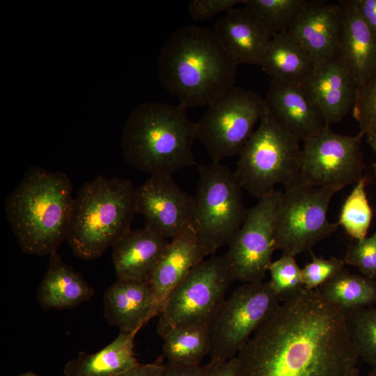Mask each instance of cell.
Listing matches in <instances>:
<instances>
[{
  "label": "cell",
  "instance_id": "cell-1",
  "mask_svg": "<svg viewBox=\"0 0 376 376\" xmlns=\"http://www.w3.org/2000/svg\"><path fill=\"white\" fill-rule=\"evenodd\" d=\"M235 357L238 376H346L359 359L345 312L318 289L282 302Z\"/></svg>",
  "mask_w": 376,
  "mask_h": 376
},
{
  "label": "cell",
  "instance_id": "cell-2",
  "mask_svg": "<svg viewBox=\"0 0 376 376\" xmlns=\"http://www.w3.org/2000/svg\"><path fill=\"white\" fill-rule=\"evenodd\" d=\"M237 65L213 29L183 26L162 45L158 77L164 88L187 109L209 106L235 86Z\"/></svg>",
  "mask_w": 376,
  "mask_h": 376
},
{
  "label": "cell",
  "instance_id": "cell-3",
  "mask_svg": "<svg viewBox=\"0 0 376 376\" xmlns=\"http://www.w3.org/2000/svg\"><path fill=\"white\" fill-rule=\"evenodd\" d=\"M73 202L72 184L65 173L29 168L5 201L21 250L39 256L56 251L67 238Z\"/></svg>",
  "mask_w": 376,
  "mask_h": 376
},
{
  "label": "cell",
  "instance_id": "cell-4",
  "mask_svg": "<svg viewBox=\"0 0 376 376\" xmlns=\"http://www.w3.org/2000/svg\"><path fill=\"white\" fill-rule=\"evenodd\" d=\"M180 104L146 102L127 117L120 146L125 160L152 175H170L196 164L192 146L196 123Z\"/></svg>",
  "mask_w": 376,
  "mask_h": 376
},
{
  "label": "cell",
  "instance_id": "cell-5",
  "mask_svg": "<svg viewBox=\"0 0 376 376\" xmlns=\"http://www.w3.org/2000/svg\"><path fill=\"white\" fill-rule=\"evenodd\" d=\"M136 188L130 180L98 175L74 198L67 241L78 258H100L131 229Z\"/></svg>",
  "mask_w": 376,
  "mask_h": 376
},
{
  "label": "cell",
  "instance_id": "cell-6",
  "mask_svg": "<svg viewBox=\"0 0 376 376\" xmlns=\"http://www.w3.org/2000/svg\"><path fill=\"white\" fill-rule=\"evenodd\" d=\"M300 141L282 127L266 109L258 128L239 153L235 176L242 189L258 200L276 185L297 180L301 157Z\"/></svg>",
  "mask_w": 376,
  "mask_h": 376
},
{
  "label": "cell",
  "instance_id": "cell-7",
  "mask_svg": "<svg viewBox=\"0 0 376 376\" xmlns=\"http://www.w3.org/2000/svg\"><path fill=\"white\" fill-rule=\"evenodd\" d=\"M198 171L193 226L205 257L228 244L248 210L234 171L216 162L201 164Z\"/></svg>",
  "mask_w": 376,
  "mask_h": 376
},
{
  "label": "cell",
  "instance_id": "cell-8",
  "mask_svg": "<svg viewBox=\"0 0 376 376\" xmlns=\"http://www.w3.org/2000/svg\"><path fill=\"white\" fill-rule=\"evenodd\" d=\"M233 281L226 255L198 263L166 299L158 315V334L174 327L210 325Z\"/></svg>",
  "mask_w": 376,
  "mask_h": 376
},
{
  "label": "cell",
  "instance_id": "cell-9",
  "mask_svg": "<svg viewBox=\"0 0 376 376\" xmlns=\"http://www.w3.org/2000/svg\"><path fill=\"white\" fill-rule=\"evenodd\" d=\"M285 187L277 208L274 238L276 250L295 256L334 234L338 228L327 219L336 191L295 181Z\"/></svg>",
  "mask_w": 376,
  "mask_h": 376
},
{
  "label": "cell",
  "instance_id": "cell-10",
  "mask_svg": "<svg viewBox=\"0 0 376 376\" xmlns=\"http://www.w3.org/2000/svg\"><path fill=\"white\" fill-rule=\"evenodd\" d=\"M280 305L269 281L244 283L236 288L209 325L211 360L236 357Z\"/></svg>",
  "mask_w": 376,
  "mask_h": 376
},
{
  "label": "cell",
  "instance_id": "cell-11",
  "mask_svg": "<svg viewBox=\"0 0 376 376\" xmlns=\"http://www.w3.org/2000/svg\"><path fill=\"white\" fill-rule=\"evenodd\" d=\"M207 107L196 123V139L216 162L239 155L265 110L264 97L235 86Z\"/></svg>",
  "mask_w": 376,
  "mask_h": 376
},
{
  "label": "cell",
  "instance_id": "cell-12",
  "mask_svg": "<svg viewBox=\"0 0 376 376\" xmlns=\"http://www.w3.org/2000/svg\"><path fill=\"white\" fill-rule=\"evenodd\" d=\"M362 137L359 133L340 134L327 125L303 141L297 181L336 192L356 184L363 176L365 169Z\"/></svg>",
  "mask_w": 376,
  "mask_h": 376
},
{
  "label": "cell",
  "instance_id": "cell-13",
  "mask_svg": "<svg viewBox=\"0 0 376 376\" xmlns=\"http://www.w3.org/2000/svg\"><path fill=\"white\" fill-rule=\"evenodd\" d=\"M276 189L248 210L241 227L228 243L225 254L234 280L263 281L276 250L274 232L277 208L282 196Z\"/></svg>",
  "mask_w": 376,
  "mask_h": 376
},
{
  "label": "cell",
  "instance_id": "cell-14",
  "mask_svg": "<svg viewBox=\"0 0 376 376\" xmlns=\"http://www.w3.org/2000/svg\"><path fill=\"white\" fill-rule=\"evenodd\" d=\"M136 213L145 226L166 239L193 225L194 197L170 175H152L136 188Z\"/></svg>",
  "mask_w": 376,
  "mask_h": 376
},
{
  "label": "cell",
  "instance_id": "cell-15",
  "mask_svg": "<svg viewBox=\"0 0 376 376\" xmlns=\"http://www.w3.org/2000/svg\"><path fill=\"white\" fill-rule=\"evenodd\" d=\"M213 31L237 65H259L274 36L260 17L246 6L226 12Z\"/></svg>",
  "mask_w": 376,
  "mask_h": 376
},
{
  "label": "cell",
  "instance_id": "cell-16",
  "mask_svg": "<svg viewBox=\"0 0 376 376\" xmlns=\"http://www.w3.org/2000/svg\"><path fill=\"white\" fill-rule=\"evenodd\" d=\"M264 100L274 119L300 141L327 126L321 111L303 85L271 81Z\"/></svg>",
  "mask_w": 376,
  "mask_h": 376
},
{
  "label": "cell",
  "instance_id": "cell-17",
  "mask_svg": "<svg viewBox=\"0 0 376 376\" xmlns=\"http://www.w3.org/2000/svg\"><path fill=\"white\" fill-rule=\"evenodd\" d=\"M339 3L342 19L335 58L359 87L376 68V34L361 15L354 0Z\"/></svg>",
  "mask_w": 376,
  "mask_h": 376
},
{
  "label": "cell",
  "instance_id": "cell-18",
  "mask_svg": "<svg viewBox=\"0 0 376 376\" xmlns=\"http://www.w3.org/2000/svg\"><path fill=\"white\" fill-rule=\"evenodd\" d=\"M302 85L319 107L328 126L341 121L356 101L358 86L335 56L316 63Z\"/></svg>",
  "mask_w": 376,
  "mask_h": 376
},
{
  "label": "cell",
  "instance_id": "cell-19",
  "mask_svg": "<svg viewBox=\"0 0 376 376\" xmlns=\"http://www.w3.org/2000/svg\"><path fill=\"white\" fill-rule=\"evenodd\" d=\"M342 19L340 3L308 1L288 30L315 63L335 56Z\"/></svg>",
  "mask_w": 376,
  "mask_h": 376
},
{
  "label": "cell",
  "instance_id": "cell-20",
  "mask_svg": "<svg viewBox=\"0 0 376 376\" xmlns=\"http://www.w3.org/2000/svg\"><path fill=\"white\" fill-rule=\"evenodd\" d=\"M104 316L121 332H135L160 309L148 281L117 279L103 296Z\"/></svg>",
  "mask_w": 376,
  "mask_h": 376
},
{
  "label": "cell",
  "instance_id": "cell-21",
  "mask_svg": "<svg viewBox=\"0 0 376 376\" xmlns=\"http://www.w3.org/2000/svg\"><path fill=\"white\" fill-rule=\"evenodd\" d=\"M204 258L192 224L171 239L148 281L160 311L172 290Z\"/></svg>",
  "mask_w": 376,
  "mask_h": 376
},
{
  "label": "cell",
  "instance_id": "cell-22",
  "mask_svg": "<svg viewBox=\"0 0 376 376\" xmlns=\"http://www.w3.org/2000/svg\"><path fill=\"white\" fill-rule=\"evenodd\" d=\"M169 242L146 226L130 230L111 246L118 279L148 281Z\"/></svg>",
  "mask_w": 376,
  "mask_h": 376
},
{
  "label": "cell",
  "instance_id": "cell-23",
  "mask_svg": "<svg viewBox=\"0 0 376 376\" xmlns=\"http://www.w3.org/2000/svg\"><path fill=\"white\" fill-rule=\"evenodd\" d=\"M94 289L67 265L57 251L49 255L47 272L38 287L37 299L44 311L72 308L89 300Z\"/></svg>",
  "mask_w": 376,
  "mask_h": 376
},
{
  "label": "cell",
  "instance_id": "cell-24",
  "mask_svg": "<svg viewBox=\"0 0 376 376\" xmlns=\"http://www.w3.org/2000/svg\"><path fill=\"white\" fill-rule=\"evenodd\" d=\"M315 62L304 47L290 33L274 36L259 65L271 81L302 85Z\"/></svg>",
  "mask_w": 376,
  "mask_h": 376
},
{
  "label": "cell",
  "instance_id": "cell-25",
  "mask_svg": "<svg viewBox=\"0 0 376 376\" xmlns=\"http://www.w3.org/2000/svg\"><path fill=\"white\" fill-rule=\"evenodd\" d=\"M136 334L120 331L100 351L93 354L79 352L76 358L65 363L64 376H116L124 372L138 363L134 354Z\"/></svg>",
  "mask_w": 376,
  "mask_h": 376
},
{
  "label": "cell",
  "instance_id": "cell-26",
  "mask_svg": "<svg viewBox=\"0 0 376 376\" xmlns=\"http://www.w3.org/2000/svg\"><path fill=\"white\" fill-rule=\"evenodd\" d=\"M318 290L345 313L376 305V280L345 267Z\"/></svg>",
  "mask_w": 376,
  "mask_h": 376
},
{
  "label": "cell",
  "instance_id": "cell-27",
  "mask_svg": "<svg viewBox=\"0 0 376 376\" xmlns=\"http://www.w3.org/2000/svg\"><path fill=\"white\" fill-rule=\"evenodd\" d=\"M159 335L164 340L163 352L168 361L200 365L201 361L210 352L209 325L174 327Z\"/></svg>",
  "mask_w": 376,
  "mask_h": 376
},
{
  "label": "cell",
  "instance_id": "cell-28",
  "mask_svg": "<svg viewBox=\"0 0 376 376\" xmlns=\"http://www.w3.org/2000/svg\"><path fill=\"white\" fill-rule=\"evenodd\" d=\"M368 182L363 175L356 183L341 207L337 222L356 241L367 237L373 216L366 191Z\"/></svg>",
  "mask_w": 376,
  "mask_h": 376
},
{
  "label": "cell",
  "instance_id": "cell-29",
  "mask_svg": "<svg viewBox=\"0 0 376 376\" xmlns=\"http://www.w3.org/2000/svg\"><path fill=\"white\" fill-rule=\"evenodd\" d=\"M346 321L359 359L376 370V305L346 313Z\"/></svg>",
  "mask_w": 376,
  "mask_h": 376
},
{
  "label": "cell",
  "instance_id": "cell-30",
  "mask_svg": "<svg viewBox=\"0 0 376 376\" xmlns=\"http://www.w3.org/2000/svg\"><path fill=\"white\" fill-rule=\"evenodd\" d=\"M308 0H243L244 6L254 11L272 33L287 32Z\"/></svg>",
  "mask_w": 376,
  "mask_h": 376
},
{
  "label": "cell",
  "instance_id": "cell-31",
  "mask_svg": "<svg viewBox=\"0 0 376 376\" xmlns=\"http://www.w3.org/2000/svg\"><path fill=\"white\" fill-rule=\"evenodd\" d=\"M268 272L271 288L282 302L295 296L304 289L301 279V268L295 256L283 254L271 263Z\"/></svg>",
  "mask_w": 376,
  "mask_h": 376
},
{
  "label": "cell",
  "instance_id": "cell-32",
  "mask_svg": "<svg viewBox=\"0 0 376 376\" xmlns=\"http://www.w3.org/2000/svg\"><path fill=\"white\" fill-rule=\"evenodd\" d=\"M352 115L359 124L360 134L376 135V68L358 87Z\"/></svg>",
  "mask_w": 376,
  "mask_h": 376
},
{
  "label": "cell",
  "instance_id": "cell-33",
  "mask_svg": "<svg viewBox=\"0 0 376 376\" xmlns=\"http://www.w3.org/2000/svg\"><path fill=\"white\" fill-rule=\"evenodd\" d=\"M311 261L301 268V279L306 290H316L329 281L343 268L345 261L336 257H318L311 251Z\"/></svg>",
  "mask_w": 376,
  "mask_h": 376
},
{
  "label": "cell",
  "instance_id": "cell-34",
  "mask_svg": "<svg viewBox=\"0 0 376 376\" xmlns=\"http://www.w3.org/2000/svg\"><path fill=\"white\" fill-rule=\"evenodd\" d=\"M345 265L356 267L361 274L376 280V232L348 246Z\"/></svg>",
  "mask_w": 376,
  "mask_h": 376
},
{
  "label": "cell",
  "instance_id": "cell-35",
  "mask_svg": "<svg viewBox=\"0 0 376 376\" xmlns=\"http://www.w3.org/2000/svg\"><path fill=\"white\" fill-rule=\"evenodd\" d=\"M243 0H191L187 10L194 21L210 19L221 12H228Z\"/></svg>",
  "mask_w": 376,
  "mask_h": 376
},
{
  "label": "cell",
  "instance_id": "cell-36",
  "mask_svg": "<svg viewBox=\"0 0 376 376\" xmlns=\"http://www.w3.org/2000/svg\"><path fill=\"white\" fill-rule=\"evenodd\" d=\"M207 368L208 363L189 366L168 361L159 376H205Z\"/></svg>",
  "mask_w": 376,
  "mask_h": 376
},
{
  "label": "cell",
  "instance_id": "cell-37",
  "mask_svg": "<svg viewBox=\"0 0 376 376\" xmlns=\"http://www.w3.org/2000/svg\"><path fill=\"white\" fill-rule=\"evenodd\" d=\"M164 366L163 357L149 363H136L116 376H159Z\"/></svg>",
  "mask_w": 376,
  "mask_h": 376
},
{
  "label": "cell",
  "instance_id": "cell-38",
  "mask_svg": "<svg viewBox=\"0 0 376 376\" xmlns=\"http://www.w3.org/2000/svg\"><path fill=\"white\" fill-rule=\"evenodd\" d=\"M205 376H238L236 357L226 361L210 360Z\"/></svg>",
  "mask_w": 376,
  "mask_h": 376
},
{
  "label": "cell",
  "instance_id": "cell-39",
  "mask_svg": "<svg viewBox=\"0 0 376 376\" xmlns=\"http://www.w3.org/2000/svg\"><path fill=\"white\" fill-rule=\"evenodd\" d=\"M361 15L376 34V0H354Z\"/></svg>",
  "mask_w": 376,
  "mask_h": 376
},
{
  "label": "cell",
  "instance_id": "cell-40",
  "mask_svg": "<svg viewBox=\"0 0 376 376\" xmlns=\"http://www.w3.org/2000/svg\"><path fill=\"white\" fill-rule=\"evenodd\" d=\"M366 142L376 155V135H366ZM376 163V162H375Z\"/></svg>",
  "mask_w": 376,
  "mask_h": 376
},
{
  "label": "cell",
  "instance_id": "cell-41",
  "mask_svg": "<svg viewBox=\"0 0 376 376\" xmlns=\"http://www.w3.org/2000/svg\"><path fill=\"white\" fill-rule=\"evenodd\" d=\"M359 370L357 366L353 368L346 376H359Z\"/></svg>",
  "mask_w": 376,
  "mask_h": 376
},
{
  "label": "cell",
  "instance_id": "cell-42",
  "mask_svg": "<svg viewBox=\"0 0 376 376\" xmlns=\"http://www.w3.org/2000/svg\"><path fill=\"white\" fill-rule=\"evenodd\" d=\"M18 376H38V375L32 371H28V372L23 373Z\"/></svg>",
  "mask_w": 376,
  "mask_h": 376
},
{
  "label": "cell",
  "instance_id": "cell-43",
  "mask_svg": "<svg viewBox=\"0 0 376 376\" xmlns=\"http://www.w3.org/2000/svg\"><path fill=\"white\" fill-rule=\"evenodd\" d=\"M364 376H376V370L372 369L370 372H369L368 374L365 375Z\"/></svg>",
  "mask_w": 376,
  "mask_h": 376
},
{
  "label": "cell",
  "instance_id": "cell-44",
  "mask_svg": "<svg viewBox=\"0 0 376 376\" xmlns=\"http://www.w3.org/2000/svg\"><path fill=\"white\" fill-rule=\"evenodd\" d=\"M372 168H373V172L375 173V175L376 177V163L375 162L373 163Z\"/></svg>",
  "mask_w": 376,
  "mask_h": 376
}]
</instances>
